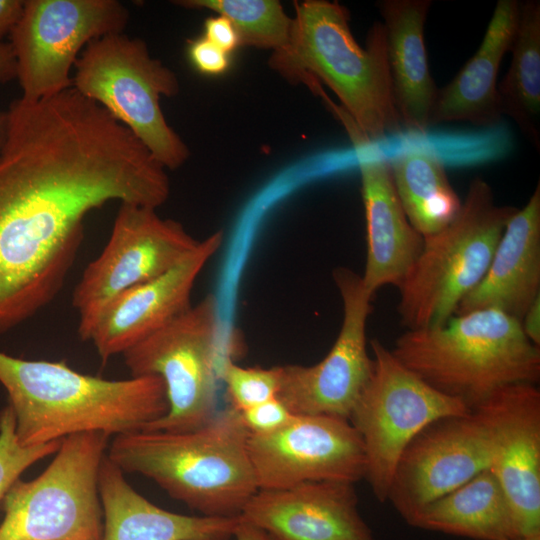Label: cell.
Returning <instances> with one entry per match:
<instances>
[{
	"mask_svg": "<svg viewBox=\"0 0 540 540\" xmlns=\"http://www.w3.org/2000/svg\"><path fill=\"white\" fill-rule=\"evenodd\" d=\"M512 59L497 91L503 116L511 117L539 148L540 1L520 2Z\"/></svg>",
	"mask_w": 540,
	"mask_h": 540,
	"instance_id": "26",
	"label": "cell"
},
{
	"mask_svg": "<svg viewBox=\"0 0 540 540\" xmlns=\"http://www.w3.org/2000/svg\"><path fill=\"white\" fill-rule=\"evenodd\" d=\"M334 280L343 305L338 336L327 355L310 366H280L277 398L293 415H323L349 420L372 373L366 329L372 295L361 276L339 268Z\"/></svg>",
	"mask_w": 540,
	"mask_h": 540,
	"instance_id": "13",
	"label": "cell"
},
{
	"mask_svg": "<svg viewBox=\"0 0 540 540\" xmlns=\"http://www.w3.org/2000/svg\"><path fill=\"white\" fill-rule=\"evenodd\" d=\"M490 442L478 415L437 420L418 433L395 467L387 501L406 521L490 466Z\"/></svg>",
	"mask_w": 540,
	"mask_h": 540,
	"instance_id": "15",
	"label": "cell"
},
{
	"mask_svg": "<svg viewBox=\"0 0 540 540\" xmlns=\"http://www.w3.org/2000/svg\"><path fill=\"white\" fill-rule=\"evenodd\" d=\"M108 445L97 432L62 439L39 476L18 479L5 494L0 540H101L98 480Z\"/></svg>",
	"mask_w": 540,
	"mask_h": 540,
	"instance_id": "8",
	"label": "cell"
},
{
	"mask_svg": "<svg viewBox=\"0 0 540 540\" xmlns=\"http://www.w3.org/2000/svg\"><path fill=\"white\" fill-rule=\"evenodd\" d=\"M24 7V0H0V42L10 34Z\"/></svg>",
	"mask_w": 540,
	"mask_h": 540,
	"instance_id": "33",
	"label": "cell"
},
{
	"mask_svg": "<svg viewBox=\"0 0 540 540\" xmlns=\"http://www.w3.org/2000/svg\"><path fill=\"white\" fill-rule=\"evenodd\" d=\"M406 522L415 528L474 540L521 537L507 495L489 469L427 504Z\"/></svg>",
	"mask_w": 540,
	"mask_h": 540,
	"instance_id": "24",
	"label": "cell"
},
{
	"mask_svg": "<svg viewBox=\"0 0 540 540\" xmlns=\"http://www.w3.org/2000/svg\"><path fill=\"white\" fill-rule=\"evenodd\" d=\"M216 231L164 274L116 297L93 330L91 341L103 363L164 327L190 306L194 284L223 243Z\"/></svg>",
	"mask_w": 540,
	"mask_h": 540,
	"instance_id": "18",
	"label": "cell"
},
{
	"mask_svg": "<svg viewBox=\"0 0 540 540\" xmlns=\"http://www.w3.org/2000/svg\"><path fill=\"white\" fill-rule=\"evenodd\" d=\"M106 455L99 471L101 540H229L237 518L189 516L162 509L139 494Z\"/></svg>",
	"mask_w": 540,
	"mask_h": 540,
	"instance_id": "23",
	"label": "cell"
},
{
	"mask_svg": "<svg viewBox=\"0 0 540 540\" xmlns=\"http://www.w3.org/2000/svg\"><path fill=\"white\" fill-rule=\"evenodd\" d=\"M8 112L0 110V152L6 139Z\"/></svg>",
	"mask_w": 540,
	"mask_h": 540,
	"instance_id": "37",
	"label": "cell"
},
{
	"mask_svg": "<svg viewBox=\"0 0 540 540\" xmlns=\"http://www.w3.org/2000/svg\"><path fill=\"white\" fill-rule=\"evenodd\" d=\"M220 325L209 294L122 354L132 376H158L165 385L168 411L146 430L189 431L217 413L220 366L231 357L221 347Z\"/></svg>",
	"mask_w": 540,
	"mask_h": 540,
	"instance_id": "9",
	"label": "cell"
},
{
	"mask_svg": "<svg viewBox=\"0 0 540 540\" xmlns=\"http://www.w3.org/2000/svg\"><path fill=\"white\" fill-rule=\"evenodd\" d=\"M408 369L471 410L513 384H536L540 348L521 322L484 308L455 314L440 326L407 330L391 349Z\"/></svg>",
	"mask_w": 540,
	"mask_h": 540,
	"instance_id": "5",
	"label": "cell"
},
{
	"mask_svg": "<svg viewBox=\"0 0 540 540\" xmlns=\"http://www.w3.org/2000/svg\"><path fill=\"white\" fill-rule=\"evenodd\" d=\"M0 384L22 446L80 433L118 436L147 428L168 411L158 376L108 380L78 372L64 362L25 360L0 351Z\"/></svg>",
	"mask_w": 540,
	"mask_h": 540,
	"instance_id": "3",
	"label": "cell"
},
{
	"mask_svg": "<svg viewBox=\"0 0 540 540\" xmlns=\"http://www.w3.org/2000/svg\"><path fill=\"white\" fill-rule=\"evenodd\" d=\"M187 53L192 65L205 75H221L230 66L229 54L205 37L191 40L188 44Z\"/></svg>",
	"mask_w": 540,
	"mask_h": 540,
	"instance_id": "31",
	"label": "cell"
},
{
	"mask_svg": "<svg viewBox=\"0 0 540 540\" xmlns=\"http://www.w3.org/2000/svg\"><path fill=\"white\" fill-rule=\"evenodd\" d=\"M186 8L208 9L227 18L234 26L240 46L270 49L284 48L290 39L293 18L276 0H180Z\"/></svg>",
	"mask_w": 540,
	"mask_h": 540,
	"instance_id": "27",
	"label": "cell"
},
{
	"mask_svg": "<svg viewBox=\"0 0 540 540\" xmlns=\"http://www.w3.org/2000/svg\"><path fill=\"white\" fill-rule=\"evenodd\" d=\"M540 296V184L512 215L479 284L459 304L456 314L491 308L521 321Z\"/></svg>",
	"mask_w": 540,
	"mask_h": 540,
	"instance_id": "20",
	"label": "cell"
},
{
	"mask_svg": "<svg viewBox=\"0 0 540 540\" xmlns=\"http://www.w3.org/2000/svg\"><path fill=\"white\" fill-rule=\"evenodd\" d=\"M233 538L235 540H272L264 531L239 517Z\"/></svg>",
	"mask_w": 540,
	"mask_h": 540,
	"instance_id": "36",
	"label": "cell"
},
{
	"mask_svg": "<svg viewBox=\"0 0 540 540\" xmlns=\"http://www.w3.org/2000/svg\"><path fill=\"white\" fill-rule=\"evenodd\" d=\"M198 243L179 222L161 218L156 209L120 203L107 244L73 291L81 339L89 341L116 297L164 274Z\"/></svg>",
	"mask_w": 540,
	"mask_h": 540,
	"instance_id": "11",
	"label": "cell"
},
{
	"mask_svg": "<svg viewBox=\"0 0 540 540\" xmlns=\"http://www.w3.org/2000/svg\"><path fill=\"white\" fill-rule=\"evenodd\" d=\"M248 436L239 411L230 406L197 429L115 436L106 456L124 473L151 479L202 516L237 518L258 491Z\"/></svg>",
	"mask_w": 540,
	"mask_h": 540,
	"instance_id": "4",
	"label": "cell"
},
{
	"mask_svg": "<svg viewBox=\"0 0 540 540\" xmlns=\"http://www.w3.org/2000/svg\"><path fill=\"white\" fill-rule=\"evenodd\" d=\"M520 2L499 0L475 54L443 88L438 89L430 126L469 122L496 126L502 119L497 77L505 54L511 50L517 29Z\"/></svg>",
	"mask_w": 540,
	"mask_h": 540,
	"instance_id": "22",
	"label": "cell"
},
{
	"mask_svg": "<svg viewBox=\"0 0 540 540\" xmlns=\"http://www.w3.org/2000/svg\"><path fill=\"white\" fill-rule=\"evenodd\" d=\"M395 190L404 212L423 237L446 227L462 201L451 186L444 164L434 152L412 148L389 160Z\"/></svg>",
	"mask_w": 540,
	"mask_h": 540,
	"instance_id": "25",
	"label": "cell"
},
{
	"mask_svg": "<svg viewBox=\"0 0 540 540\" xmlns=\"http://www.w3.org/2000/svg\"><path fill=\"white\" fill-rule=\"evenodd\" d=\"M219 377L226 385L231 407L241 412L277 397L280 366L242 367L227 357L220 366Z\"/></svg>",
	"mask_w": 540,
	"mask_h": 540,
	"instance_id": "28",
	"label": "cell"
},
{
	"mask_svg": "<svg viewBox=\"0 0 540 540\" xmlns=\"http://www.w3.org/2000/svg\"><path fill=\"white\" fill-rule=\"evenodd\" d=\"M240 518L272 540H374L353 483L309 481L258 490Z\"/></svg>",
	"mask_w": 540,
	"mask_h": 540,
	"instance_id": "17",
	"label": "cell"
},
{
	"mask_svg": "<svg viewBox=\"0 0 540 540\" xmlns=\"http://www.w3.org/2000/svg\"><path fill=\"white\" fill-rule=\"evenodd\" d=\"M517 208L495 203L489 184L474 178L457 216L423 237L419 256L398 287L407 330L444 324L485 275L502 232Z\"/></svg>",
	"mask_w": 540,
	"mask_h": 540,
	"instance_id": "6",
	"label": "cell"
},
{
	"mask_svg": "<svg viewBox=\"0 0 540 540\" xmlns=\"http://www.w3.org/2000/svg\"><path fill=\"white\" fill-rule=\"evenodd\" d=\"M515 540H540V533L529 535V536H523L519 537Z\"/></svg>",
	"mask_w": 540,
	"mask_h": 540,
	"instance_id": "38",
	"label": "cell"
},
{
	"mask_svg": "<svg viewBox=\"0 0 540 540\" xmlns=\"http://www.w3.org/2000/svg\"><path fill=\"white\" fill-rule=\"evenodd\" d=\"M521 326L526 337L535 345H540V296L528 307L521 319Z\"/></svg>",
	"mask_w": 540,
	"mask_h": 540,
	"instance_id": "34",
	"label": "cell"
},
{
	"mask_svg": "<svg viewBox=\"0 0 540 540\" xmlns=\"http://www.w3.org/2000/svg\"><path fill=\"white\" fill-rule=\"evenodd\" d=\"M360 160L366 220V262L361 280L373 296L383 286L401 285L423 246L395 190L389 160L370 153Z\"/></svg>",
	"mask_w": 540,
	"mask_h": 540,
	"instance_id": "19",
	"label": "cell"
},
{
	"mask_svg": "<svg viewBox=\"0 0 540 540\" xmlns=\"http://www.w3.org/2000/svg\"><path fill=\"white\" fill-rule=\"evenodd\" d=\"M8 112L0 152V334L49 304L84 236L110 201L156 209L168 177L149 150L95 101L69 88Z\"/></svg>",
	"mask_w": 540,
	"mask_h": 540,
	"instance_id": "1",
	"label": "cell"
},
{
	"mask_svg": "<svg viewBox=\"0 0 540 540\" xmlns=\"http://www.w3.org/2000/svg\"><path fill=\"white\" fill-rule=\"evenodd\" d=\"M204 37L224 52L230 54L240 46L239 36L232 23L225 17H209L204 23Z\"/></svg>",
	"mask_w": 540,
	"mask_h": 540,
	"instance_id": "32",
	"label": "cell"
},
{
	"mask_svg": "<svg viewBox=\"0 0 540 540\" xmlns=\"http://www.w3.org/2000/svg\"><path fill=\"white\" fill-rule=\"evenodd\" d=\"M431 0H382L386 59L395 109L403 129L426 134L438 88L430 73L424 27Z\"/></svg>",
	"mask_w": 540,
	"mask_h": 540,
	"instance_id": "21",
	"label": "cell"
},
{
	"mask_svg": "<svg viewBox=\"0 0 540 540\" xmlns=\"http://www.w3.org/2000/svg\"><path fill=\"white\" fill-rule=\"evenodd\" d=\"M74 66L72 87L127 127L165 169L185 163L189 149L160 106L162 96L179 93L178 78L142 39L124 32L94 39Z\"/></svg>",
	"mask_w": 540,
	"mask_h": 540,
	"instance_id": "7",
	"label": "cell"
},
{
	"mask_svg": "<svg viewBox=\"0 0 540 540\" xmlns=\"http://www.w3.org/2000/svg\"><path fill=\"white\" fill-rule=\"evenodd\" d=\"M349 20V11L338 2H296L289 42L272 52L269 66L314 92H323L319 82L327 85L341 103L335 111L351 139L365 148L403 128L393 102L382 23L372 25L362 47Z\"/></svg>",
	"mask_w": 540,
	"mask_h": 540,
	"instance_id": "2",
	"label": "cell"
},
{
	"mask_svg": "<svg viewBox=\"0 0 540 540\" xmlns=\"http://www.w3.org/2000/svg\"><path fill=\"white\" fill-rule=\"evenodd\" d=\"M247 450L258 490L309 481L355 484L365 476L362 441L343 418L293 415L271 433H249Z\"/></svg>",
	"mask_w": 540,
	"mask_h": 540,
	"instance_id": "14",
	"label": "cell"
},
{
	"mask_svg": "<svg viewBox=\"0 0 540 540\" xmlns=\"http://www.w3.org/2000/svg\"><path fill=\"white\" fill-rule=\"evenodd\" d=\"M17 78V62L10 42H0V83Z\"/></svg>",
	"mask_w": 540,
	"mask_h": 540,
	"instance_id": "35",
	"label": "cell"
},
{
	"mask_svg": "<svg viewBox=\"0 0 540 540\" xmlns=\"http://www.w3.org/2000/svg\"><path fill=\"white\" fill-rule=\"evenodd\" d=\"M474 411L488 434L489 470L507 495L521 537L540 533V391L506 386Z\"/></svg>",
	"mask_w": 540,
	"mask_h": 540,
	"instance_id": "16",
	"label": "cell"
},
{
	"mask_svg": "<svg viewBox=\"0 0 540 540\" xmlns=\"http://www.w3.org/2000/svg\"><path fill=\"white\" fill-rule=\"evenodd\" d=\"M62 441V440H61ZM61 441L22 446L15 433V418L7 405L0 412V503L11 486L37 461L54 455Z\"/></svg>",
	"mask_w": 540,
	"mask_h": 540,
	"instance_id": "29",
	"label": "cell"
},
{
	"mask_svg": "<svg viewBox=\"0 0 540 540\" xmlns=\"http://www.w3.org/2000/svg\"><path fill=\"white\" fill-rule=\"evenodd\" d=\"M128 19L118 0H24L9 34L21 98L35 101L71 88L80 51L94 39L123 33Z\"/></svg>",
	"mask_w": 540,
	"mask_h": 540,
	"instance_id": "12",
	"label": "cell"
},
{
	"mask_svg": "<svg viewBox=\"0 0 540 540\" xmlns=\"http://www.w3.org/2000/svg\"><path fill=\"white\" fill-rule=\"evenodd\" d=\"M370 349L372 373L349 422L362 441L364 479L385 503L397 462L413 438L437 420L472 410L405 367L379 340H371Z\"/></svg>",
	"mask_w": 540,
	"mask_h": 540,
	"instance_id": "10",
	"label": "cell"
},
{
	"mask_svg": "<svg viewBox=\"0 0 540 540\" xmlns=\"http://www.w3.org/2000/svg\"><path fill=\"white\" fill-rule=\"evenodd\" d=\"M249 433L267 434L285 425L293 414L276 397L239 412Z\"/></svg>",
	"mask_w": 540,
	"mask_h": 540,
	"instance_id": "30",
	"label": "cell"
}]
</instances>
